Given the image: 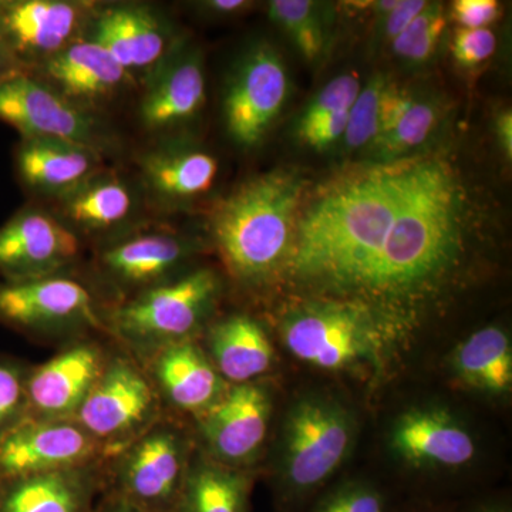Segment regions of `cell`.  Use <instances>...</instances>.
<instances>
[{
  "mask_svg": "<svg viewBox=\"0 0 512 512\" xmlns=\"http://www.w3.org/2000/svg\"><path fill=\"white\" fill-rule=\"evenodd\" d=\"M195 245L173 231H138L107 242L97 255V271L121 301L185 274Z\"/></svg>",
  "mask_w": 512,
  "mask_h": 512,
  "instance_id": "7c38bea8",
  "label": "cell"
},
{
  "mask_svg": "<svg viewBox=\"0 0 512 512\" xmlns=\"http://www.w3.org/2000/svg\"><path fill=\"white\" fill-rule=\"evenodd\" d=\"M100 154L69 141L26 137L16 148V171L30 190L60 198L99 173Z\"/></svg>",
  "mask_w": 512,
  "mask_h": 512,
  "instance_id": "603a6c76",
  "label": "cell"
},
{
  "mask_svg": "<svg viewBox=\"0 0 512 512\" xmlns=\"http://www.w3.org/2000/svg\"><path fill=\"white\" fill-rule=\"evenodd\" d=\"M93 336L66 343L42 365L30 367L29 419L74 420L111 353Z\"/></svg>",
  "mask_w": 512,
  "mask_h": 512,
  "instance_id": "5bb4252c",
  "label": "cell"
},
{
  "mask_svg": "<svg viewBox=\"0 0 512 512\" xmlns=\"http://www.w3.org/2000/svg\"><path fill=\"white\" fill-rule=\"evenodd\" d=\"M28 363L0 353V439L29 419Z\"/></svg>",
  "mask_w": 512,
  "mask_h": 512,
  "instance_id": "4dcf8cb0",
  "label": "cell"
},
{
  "mask_svg": "<svg viewBox=\"0 0 512 512\" xmlns=\"http://www.w3.org/2000/svg\"><path fill=\"white\" fill-rule=\"evenodd\" d=\"M271 412V396L262 384L228 386L214 406L194 419L198 450L215 463L247 471L264 446Z\"/></svg>",
  "mask_w": 512,
  "mask_h": 512,
  "instance_id": "30bf717a",
  "label": "cell"
},
{
  "mask_svg": "<svg viewBox=\"0 0 512 512\" xmlns=\"http://www.w3.org/2000/svg\"><path fill=\"white\" fill-rule=\"evenodd\" d=\"M424 0H397L392 12L386 16V35L390 40L402 35L417 16L427 8Z\"/></svg>",
  "mask_w": 512,
  "mask_h": 512,
  "instance_id": "ab89813d",
  "label": "cell"
},
{
  "mask_svg": "<svg viewBox=\"0 0 512 512\" xmlns=\"http://www.w3.org/2000/svg\"><path fill=\"white\" fill-rule=\"evenodd\" d=\"M93 5L67 0H0V37L26 73L79 40Z\"/></svg>",
  "mask_w": 512,
  "mask_h": 512,
  "instance_id": "8fae6325",
  "label": "cell"
},
{
  "mask_svg": "<svg viewBox=\"0 0 512 512\" xmlns=\"http://www.w3.org/2000/svg\"><path fill=\"white\" fill-rule=\"evenodd\" d=\"M248 3L244 0H211L205 3V8L218 13V15H232L247 8Z\"/></svg>",
  "mask_w": 512,
  "mask_h": 512,
  "instance_id": "7bdbcfd3",
  "label": "cell"
},
{
  "mask_svg": "<svg viewBox=\"0 0 512 512\" xmlns=\"http://www.w3.org/2000/svg\"><path fill=\"white\" fill-rule=\"evenodd\" d=\"M141 365L171 416H201L229 386L197 340L167 346Z\"/></svg>",
  "mask_w": 512,
  "mask_h": 512,
  "instance_id": "e0dca14e",
  "label": "cell"
},
{
  "mask_svg": "<svg viewBox=\"0 0 512 512\" xmlns=\"http://www.w3.org/2000/svg\"><path fill=\"white\" fill-rule=\"evenodd\" d=\"M93 512H146L104 491Z\"/></svg>",
  "mask_w": 512,
  "mask_h": 512,
  "instance_id": "60d3db41",
  "label": "cell"
},
{
  "mask_svg": "<svg viewBox=\"0 0 512 512\" xmlns=\"http://www.w3.org/2000/svg\"><path fill=\"white\" fill-rule=\"evenodd\" d=\"M288 74L281 57L271 47L252 50L229 83L224 113L229 136L252 147L284 107L288 96Z\"/></svg>",
  "mask_w": 512,
  "mask_h": 512,
  "instance_id": "2e32d148",
  "label": "cell"
},
{
  "mask_svg": "<svg viewBox=\"0 0 512 512\" xmlns=\"http://www.w3.org/2000/svg\"><path fill=\"white\" fill-rule=\"evenodd\" d=\"M349 111L328 114L318 119L301 121L299 134L305 143L316 148H323L332 144L345 134L348 126Z\"/></svg>",
  "mask_w": 512,
  "mask_h": 512,
  "instance_id": "74e56055",
  "label": "cell"
},
{
  "mask_svg": "<svg viewBox=\"0 0 512 512\" xmlns=\"http://www.w3.org/2000/svg\"><path fill=\"white\" fill-rule=\"evenodd\" d=\"M197 447L187 427L165 413L104 461V491L146 512H175Z\"/></svg>",
  "mask_w": 512,
  "mask_h": 512,
  "instance_id": "5b68a950",
  "label": "cell"
},
{
  "mask_svg": "<svg viewBox=\"0 0 512 512\" xmlns=\"http://www.w3.org/2000/svg\"><path fill=\"white\" fill-rule=\"evenodd\" d=\"M420 512H436V510H427V508H424V510H419Z\"/></svg>",
  "mask_w": 512,
  "mask_h": 512,
  "instance_id": "bcb514c9",
  "label": "cell"
},
{
  "mask_svg": "<svg viewBox=\"0 0 512 512\" xmlns=\"http://www.w3.org/2000/svg\"><path fill=\"white\" fill-rule=\"evenodd\" d=\"M205 101L202 60L195 50L173 47L148 76L140 119L150 131H165L197 116Z\"/></svg>",
  "mask_w": 512,
  "mask_h": 512,
  "instance_id": "ac0fdd59",
  "label": "cell"
},
{
  "mask_svg": "<svg viewBox=\"0 0 512 512\" xmlns=\"http://www.w3.org/2000/svg\"><path fill=\"white\" fill-rule=\"evenodd\" d=\"M446 25L447 19L443 8L429 3L427 8L410 23L409 28L393 40L394 53L409 62H424L436 49Z\"/></svg>",
  "mask_w": 512,
  "mask_h": 512,
  "instance_id": "1f68e13d",
  "label": "cell"
},
{
  "mask_svg": "<svg viewBox=\"0 0 512 512\" xmlns=\"http://www.w3.org/2000/svg\"><path fill=\"white\" fill-rule=\"evenodd\" d=\"M286 348L293 356L320 369L348 367L365 355V328L357 313L330 308L296 316L284 328Z\"/></svg>",
  "mask_w": 512,
  "mask_h": 512,
  "instance_id": "44dd1931",
  "label": "cell"
},
{
  "mask_svg": "<svg viewBox=\"0 0 512 512\" xmlns=\"http://www.w3.org/2000/svg\"><path fill=\"white\" fill-rule=\"evenodd\" d=\"M220 293L211 269H195L137 293L104 312L106 335L138 362L175 343L197 340Z\"/></svg>",
  "mask_w": 512,
  "mask_h": 512,
  "instance_id": "277c9868",
  "label": "cell"
},
{
  "mask_svg": "<svg viewBox=\"0 0 512 512\" xmlns=\"http://www.w3.org/2000/svg\"><path fill=\"white\" fill-rule=\"evenodd\" d=\"M306 512H390L386 495L366 481H346L313 500Z\"/></svg>",
  "mask_w": 512,
  "mask_h": 512,
  "instance_id": "d6a6232c",
  "label": "cell"
},
{
  "mask_svg": "<svg viewBox=\"0 0 512 512\" xmlns=\"http://www.w3.org/2000/svg\"><path fill=\"white\" fill-rule=\"evenodd\" d=\"M269 18L285 30L306 59H316L325 46V30L318 6L309 0H274Z\"/></svg>",
  "mask_w": 512,
  "mask_h": 512,
  "instance_id": "f546056e",
  "label": "cell"
},
{
  "mask_svg": "<svg viewBox=\"0 0 512 512\" xmlns=\"http://www.w3.org/2000/svg\"><path fill=\"white\" fill-rule=\"evenodd\" d=\"M0 121L26 137L55 138L101 151L109 134L92 110L64 99L30 73L0 83Z\"/></svg>",
  "mask_w": 512,
  "mask_h": 512,
  "instance_id": "9c48e42d",
  "label": "cell"
},
{
  "mask_svg": "<svg viewBox=\"0 0 512 512\" xmlns=\"http://www.w3.org/2000/svg\"><path fill=\"white\" fill-rule=\"evenodd\" d=\"M498 136L501 138V143L504 144L505 153L508 157H511L512 153V117L510 111L504 113L503 116L498 119Z\"/></svg>",
  "mask_w": 512,
  "mask_h": 512,
  "instance_id": "ee69618b",
  "label": "cell"
},
{
  "mask_svg": "<svg viewBox=\"0 0 512 512\" xmlns=\"http://www.w3.org/2000/svg\"><path fill=\"white\" fill-rule=\"evenodd\" d=\"M80 255V239L59 218L25 208L0 227V282L63 275Z\"/></svg>",
  "mask_w": 512,
  "mask_h": 512,
  "instance_id": "4fadbf2b",
  "label": "cell"
},
{
  "mask_svg": "<svg viewBox=\"0 0 512 512\" xmlns=\"http://www.w3.org/2000/svg\"><path fill=\"white\" fill-rule=\"evenodd\" d=\"M494 0H457L453 5V18L463 29H485L498 18Z\"/></svg>",
  "mask_w": 512,
  "mask_h": 512,
  "instance_id": "f35d334b",
  "label": "cell"
},
{
  "mask_svg": "<svg viewBox=\"0 0 512 512\" xmlns=\"http://www.w3.org/2000/svg\"><path fill=\"white\" fill-rule=\"evenodd\" d=\"M0 325L35 339L73 340L106 333L93 293L66 275L0 282Z\"/></svg>",
  "mask_w": 512,
  "mask_h": 512,
  "instance_id": "ba28073f",
  "label": "cell"
},
{
  "mask_svg": "<svg viewBox=\"0 0 512 512\" xmlns=\"http://www.w3.org/2000/svg\"><path fill=\"white\" fill-rule=\"evenodd\" d=\"M384 86V80L375 77L365 89L360 90L355 103L350 107L348 126L343 134L350 148L366 146L379 136L380 99Z\"/></svg>",
  "mask_w": 512,
  "mask_h": 512,
  "instance_id": "e575fe53",
  "label": "cell"
},
{
  "mask_svg": "<svg viewBox=\"0 0 512 512\" xmlns=\"http://www.w3.org/2000/svg\"><path fill=\"white\" fill-rule=\"evenodd\" d=\"M104 461L0 481V512H93Z\"/></svg>",
  "mask_w": 512,
  "mask_h": 512,
  "instance_id": "d6986e66",
  "label": "cell"
},
{
  "mask_svg": "<svg viewBox=\"0 0 512 512\" xmlns=\"http://www.w3.org/2000/svg\"><path fill=\"white\" fill-rule=\"evenodd\" d=\"M301 183L285 173L252 178L218 205L211 234L229 274L242 284L266 281L288 255Z\"/></svg>",
  "mask_w": 512,
  "mask_h": 512,
  "instance_id": "3957f363",
  "label": "cell"
},
{
  "mask_svg": "<svg viewBox=\"0 0 512 512\" xmlns=\"http://www.w3.org/2000/svg\"><path fill=\"white\" fill-rule=\"evenodd\" d=\"M204 350L229 386L256 382L274 363L271 340L247 315H232L215 323L208 330Z\"/></svg>",
  "mask_w": 512,
  "mask_h": 512,
  "instance_id": "d4e9b609",
  "label": "cell"
},
{
  "mask_svg": "<svg viewBox=\"0 0 512 512\" xmlns=\"http://www.w3.org/2000/svg\"><path fill=\"white\" fill-rule=\"evenodd\" d=\"M89 25V39L106 49L128 73L151 72L173 49L164 23L146 6H110L97 12Z\"/></svg>",
  "mask_w": 512,
  "mask_h": 512,
  "instance_id": "7402d4cb",
  "label": "cell"
},
{
  "mask_svg": "<svg viewBox=\"0 0 512 512\" xmlns=\"http://www.w3.org/2000/svg\"><path fill=\"white\" fill-rule=\"evenodd\" d=\"M417 163L379 165L329 188L296 225L295 274L362 292L412 184Z\"/></svg>",
  "mask_w": 512,
  "mask_h": 512,
  "instance_id": "6da1fadb",
  "label": "cell"
},
{
  "mask_svg": "<svg viewBox=\"0 0 512 512\" xmlns=\"http://www.w3.org/2000/svg\"><path fill=\"white\" fill-rule=\"evenodd\" d=\"M456 369L464 382L477 389L508 392L512 384V352L507 333L498 328L478 330L458 348Z\"/></svg>",
  "mask_w": 512,
  "mask_h": 512,
  "instance_id": "f1b7e54d",
  "label": "cell"
},
{
  "mask_svg": "<svg viewBox=\"0 0 512 512\" xmlns=\"http://www.w3.org/2000/svg\"><path fill=\"white\" fill-rule=\"evenodd\" d=\"M251 476L225 467L197 448L175 512H249Z\"/></svg>",
  "mask_w": 512,
  "mask_h": 512,
  "instance_id": "83f0119b",
  "label": "cell"
},
{
  "mask_svg": "<svg viewBox=\"0 0 512 512\" xmlns=\"http://www.w3.org/2000/svg\"><path fill=\"white\" fill-rule=\"evenodd\" d=\"M460 200L446 165L419 161L362 293L372 298H404L439 279L456 255Z\"/></svg>",
  "mask_w": 512,
  "mask_h": 512,
  "instance_id": "7a4b0ae2",
  "label": "cell"
},
{
  "mask_svg": "<svg viewBox=\"0 0 512 512\" xmlns=\"http://www.w3.org/2000/svg\"><path fill=\"white\" fill-rule=\"evenodd\" d=\"M148 190L161 201L184 202L211 190L218 163L211 154L178 146H161L141 158Z\"/></svg>",
  "mask_w": 512,
  "mask_h": 512,
  "instance_id": "484cf974",
  "label": "cell"
},
{
  "mask_svg": "<svg viewBox=\"0 0 512 512\" xmlns=\"http://www.w3.org/2000/svg\"><path fill=\"white\" fill-rule=\"evenodd\" d=\"M20 73H26L18 62L10 55L8 47L3 43L0 37V83L10 79V77L18 76Z\"/></svg>",
  "mask_w": 512,
  "mask_h": 512,
  "instance_id": "b9f144b4",
  "label": "cell"
},
{
  "mask_svg": "<svg viewBox=\"0 0 512 512\" xmlns=\"http://www.w3.org/2000/svg\"><path fill=\"white\" fill-rule=\"evenodd\" d=\"M164 414L144 366L116 345L74 420L97 441L106 461Z\"/></svg>",
  "mask_w": 512,
  "mask_h": 512,
  "instance_id": "52a82bcc",
  "label": "cell"
},
{
  "mask_svg": "<svg viewBox=\"0 0 512 512\" xmlns=\"http://www.w3.org/2000/svg\"><path fill=\"white\" fill-rule=\"evenodd\" d=\"M67 227L107 232L128 220L134 208L133 192L117 175L96 173L59 198ZM74 231V229H73Z\"/></svg>",
  "mask_w": 512,
  "mask_h": 512,
  "instance_id": "4316f807",
  "label": "cell"
},
{
  "mask_svg": "<svg viewBox=\"0 0 512 512\" xmlns=\"http://www.w3.org/2000/svg\"><path fill=\"white\" fill-rule=\"evenodd\" d=\"M437 116L433 107L426 103L414 100L410 109L403 114L387 133L377 138L376 143L386 153H406L412 148L420 146L434 128Z\"/></svg>",
  "mask_w": 512,
  "mask_h": 512,
  "instance_id": "836d02e7",
  "label": "cell"
},
{
  "mask_svg": "<svg viewBox=\"0 0 512 512\" xmlns=\"http://www.w3.org/2000/svg\"><path fill=\"white\" fill-rule=\"evenodd\" d=\"M353 424L339 404L306 399L293 407L284 431L279 501L301 512L339 470L352 446Z\"/></svg>",
  "mask_w": 512,
  "mask_h": 512,
  "instance_id": "8992f818",
  "label": "cell"
},
{
  "mask_svg": "<svg viewBox=\"0 0 512 512\" xmlns=\"http://www.w3.org/2000/svg\"><path fill=\"white\" fill-rule=\"evenodd\" d=\"M104 461L76 420L26 419L0 439V481Z\"/></svg>",
  "mask_w": 512,
  "mask_h": 512,
  "instance_id": "9a60e30c",
  "label": "cell"
},
{
  "mask_svg": "<svg viewBox=\"0 0 512 512\" xmlns=\"http://www.w3.org/2000/svg\"><path fill=\"white\" fill-rule=\"evenodd\" d=\"M362 86L353 74H343L326 84L318 96L312 100L301 121L318 119L328 114L349 111L359 96Z\"/></svg>",
  "mask_w": 512,
  "mask_h": 512,
  "instance_id": "d590c367",
  "label": "cell"
},
{
  "mask_svg": "<svg viewBox=\"0 0 512 512\" xmlns=\"http://www.w3.org/2000/svg\"><path fill=\"white\" fill-rule=\"evenodd\" d=\"M497 39L490 29H458L453 39V55L464 66H476L490 59Z\"/></svg>",
  "mask_w": 512,
  "mask_h": 512,
  "instance_id": "8d00e7d4",
  "label": "cell"
},
{
  "mask_svg": "<svg viewBox=\"0 0 512 512\" xmlns=\"http://www.w3.org/2000/svg\"><path fill=\"white\" fill-rule=\"evenodd\" d=\"M468 512H511V508L510 505L501 503V501H488V503H481L470 508Z\"/></svg>",
  "mask_w": 512,
  "mask_h": 512,
  "instance_id": "f6af8a7d",
  "label": "cell"
},
{
  "mask_svg": "<svg viewBox=\"0 0 512 512\" xmlns=\"http://www.w3.org/2000/svg\"><path fill=\"white\" fill-rule=\"evenodd\" d=\"M392 444L404 460L424 467H463L477 451L464 427L446 414L427 410L404 414L394 426Z\"/></svg>",
  "mask_w": 512,
  "mask_h": 512,
  "instance_id": "cb8c5ba5",
  "label": "cell"
},
{
  "mask_svg": "<svg viewBox=\"0 0 512 512\" xmlns=\"http://www.w3.org/2000/svg\"><path fill=\"white\" fill-rule=\"evenodd\" d=\"M37 73V79L64 99L87 110L111 99L130 77L106 49L90 39H79L64 47L30 74Z\"/></svg>",
  "mask_w": 512,
  "mask_h": 512,
  "instance_id": "ffe728a7",
  "label": "cell"
}]
</instances>
